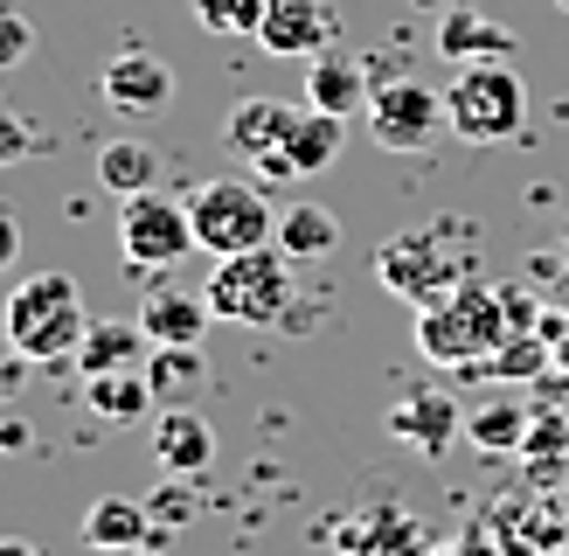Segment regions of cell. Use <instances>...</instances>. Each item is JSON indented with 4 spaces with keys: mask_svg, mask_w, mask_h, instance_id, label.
I'll return each instance as SVG.
<instances>
[{
    "mask_svg": "<svg viewBox=\"0 0 569 556\" xmlns=\"http://www.w3.org/2000/svg\"><path fill=\"white\" fill-rule=\"evenodd\" d=\"M472 265H479V237L466 230V216H438V222H423L410 237H389L376 250V278L410 306H431L445 292L472 286Z\"/></svg>",
    "mask_w": 569,
    "mask_h": 556,
    "instance_id": "obj_1",
    "label": "cell"
},
{
    "mask_svg": "<svg viewBox=\"0 0 569 556\" xmlns=\"http://www.w3.org/2000/svg\"><path fill=\"white\" fill-rule=\"evenodd\" d=\"M0 327L28 361H77L83 334H91V306H83V286L70 271H36L8 292Z\"/></svg>",
    "mask_w": 569,
    "mask_h": 556,
    "instance_id": "obj_2",
    "label": "cell"
},
{
    "mask_svg": "<svg viewBox=\"0 0 569 556\" xmlns=\"http://www.w3.org/2000/svg\"><path fill=\"white\" fill-rule=\"evenodd\" d=\"M515 341V320H507V299L487 286H459L431 306H417V348L445 361V369H472V361L500 355Z\"/></svg>",
    "mask_w": 569,
    "mask_h": 556,
    "instance_id": "obj_3",
    "label": "cell"
},
{
    "mask_svg": "<svg viewBox=\"0 0 569 556\" xmlns=\"http://www.w3.org/2000/svg\"><path fill=\"white\" fill-rule=\"evenodd\" d=\"M292 258L278 244H258V250H237V258H216V278H209V314L216 320H237V327H278L292 320Z\"/></svg>",
    "mask_w": 569,
    "mask_h": 556,
    "instance_id": "obj_4",
    "label": "cell"
},
{
    "mask_svg": "<svg viewBox=\"0 0 569 556\" xmlns=\"http://www.w3.org/2000/svg\"><path fill=\"white\" fill-rule=\"evenodd\" d=\"M445 119L472 147H500L528 126V83L515 63H459V77L445 83Z\"/></svg>",
    "mask_w": 569,
    "mask_h": 556,
    "instance_id": "obj_5",
    "label": "cell"
},
{
    "mask_svg": "<svg viewBox=\"0 0 569 556\" xmlns=\"http://www.w3.org/2000/svg\"><path fill=\"white\" fill-rule=\"evenodd\" d=\"M188 222H194V250H209V258L278 244V209L264 202L258 181H237V175L188 188Z\"/></svg>",
    "mask_w": 569,
    "mask_h": 556,
    "instance_id": "obj_6",
    "label": "cell"
},
{
    "mask_svg": "<svg viewBox=\"0 0 569 556\" xmlns=\"http://www.w3.org/2000/svg\"><path fill=\"white\" fill-rule=\"evenodd\" d=\"M194 250V222H188V202L181 195H126L119 202V258L132 271H167V265H181Z\"/></svg>",
    "mask_w": 569,
    "mask_h": 556,
    "instance_id": "obj_7",
    "label": "cell"
},
{
    "mask_svg": "<svg viewBox=\"0 0 569 556\" xmlns=\"http://www.w3.org/2000/svg\"><path fill=\"white\" fill-rule=\"evenodd\" d=\"M445 119V91H431V83H417V77H389L376 83V98H368V132H376V147L389 153H423L438 139Z\"/></svg>",
    "mask_w": 569,
    "mask_h": 556,
    "instance_id": "obj_8",
    "label": "cell"
},
{
    "mask_svg": "<svg viewBox=\"0 0 569 556\" xmlns=\"http://www.w3.org/2000/svg\"><path fill=\"white\" fill-rule=\"evenodd\" d=\"M292 126H299V105L243 98V105H230V119H222V147H230L237 160H250L258 175H271L278 153H284V139H292Z\"/></svg>",
    "mask_w": 569,
    "mask_h": 556,
    "instance_id": "obj_9",
    "label": "cell"
},
{
    "mask_svg": "<svg viewBox=\"0 0 569 556\" xmlns=\"http://www.w3.org/2000/svg\"><path fill=\"white\" fill-rule=\"evenodd\" d=\"M104 105L126 111V119H160L167 105H174V70H167V56L153 49H126L104 63Z\"/></svg>",
    "mask_w": 569,
    "mask_h": 556,
    "instance_id": "obj_10",
    "label": "cell"
},
{
    "mask_svg": "<svg viewBox=\"0 0 569 556\" xmlns=\"http://www.w3.org/2000/svg\"><path fill=\"white\" fill-rule=\"evenodd\" d=\"M264 56H284V63H312L320 49H333V8L327 0H271L264 8V28H258Z\"/></svg>",
    "mask_w": 569,
    "mask_h": 556,
    "instance_id": "obj_11",
    "label": "cell"
},
{
    "mask_svg": "<svg viewBox=\"0 0 569 556\" xmlns=\"http://www.w3.org/2000/svg\"><path fill=\"white\" fill-rule=\"evenodd\" d=\"M209 292H181L167 286V278H153L147 292H139V327L153 334V348H194L209 334Z\"/></svg>",
    "mask_w": 569,
    "mask_h": 556,
    "instance_id": "obj_12",
    "label": "cell"
},
{
    "mask_svg": "<svg viewBox=\"0 0 569 556\" xmlns=\"http://www.w3.org/2000/svg\"><path fill=\"white\" fill-rule=\"evenodd\" d=\"M340 139H348V119H333V111L320 105H299V126L292 139H284V153L264 181H306V175H327V167L340 160Z\"/></svg>",
    "mask_w": 569,
    "mask_h": 556,
    "instance_id": "obj_13",
    "label": "cell"
},
{
    "mask_svg": "<svg viewBox=\"0 0 569 556\" xmlns=\"http://www.w3.org/2000/svg\"><path fill=\"white\" fill-rule=\"evenodd\" d=\"M389 431L410 445V453H423V459H438L445 445H459V431H466V417H459V404L445 397V389H410L403 404L389 410Z\"/></svg>",
    "mask_w": 569,
    "mask_h": 556,
    "instance_id": "obj_14",
    "label": "cell"
},
{
    "mask_svg": "<svg viewBox=\"0 0 569 556\" xmlns=\"http://www.w3.org/2000/svg\"><path fill=\"white\" fill-rule=\"evenodd\" d=\"M368 98H376V83H368L361 56L320 49V56L306 63V105H320V111H333V119H348V111H368Z\"/></svg>",
    "mask_w": 569,
    "mask_h": 556,
    "instance_id": "obj_15",
    "label": "cell"
},
{
    "mask_svg": "<svg viewBox=\"0 0 569 556\" xmlns=\"http://www.w3.org/2000/svg\"><path fill=\"white\" fill-rule=\"evenodd\" d=\"M153 459L174 473V480H194V473L216 459V431L194 417V404L160 410V425H153Z\"/></svg>",
    "mask_w": 569,
    "mask_h": 556,
    "instance_id": "obj_16",
    "label": "cell"
},
{
    "mask_svg": "<svg viewBox=\"0 0 569 556\" xmlns=\"http://www.w3.org/2000/svg\"><path fill=\"white\" fill-rule=\"evenodd\" d=\"M438 56H451V63H507V56H515V36L479 8H451L438 21Z\"/></svg>",
    "mask_w": 569,
    "mask_h": 556,
    "instance_id": "obj_17",
    "label": "cell"
},
{
    "mask_svg": "<svg viewBox=\"0 0 569 556\" xmlns=\"http://www.w3.org/2000/svg\"><path fill=\"white\" fill-rule=\"evenodd\" d=\"M147 355H153V334L139 320H91V334H83V348H77V369L83 376L147 369Z\"/></svg>",
    "mask_w": 569,
    "mask_h": 556,
    "instance_id": "obj_18",
    "label": "cell"
},
{
    "mask_svg": "<svg viewBox=\"0 0 569 556\" xmlns=\"http://www.w3.org/2000/svg\"><path fill=\"white\" fill-rule=\"evenodd\" d=\"M91 549H111V556H126L147 543V500H132V494H98L91 508H83V528H77Z\"/></svg>",
    "mask_w": 569,
    "mask_h": 556,
    "instance_id": "obj_19",
    "label": "cell"
},
{
    "mask_svg": "<svg viewBox=\"0 0 569 556\" xmlns=\"http://www.w3.org/2000/svg\"><path fill=\"white\" fill-rule=\"evenodd\" d=\"M147 383H153V404H160V410L194 404V397L209 389L202 341H194V348H153V355H147Z\"/></svg>",
    "mask_w": 569,
    "mask_h": 556,
    "instance_id": "obj_20",
    "label": "cell"
},
{
    "mask_svg": "<svg viewBox=\"0 0 569 556\" xmlns=\"http://www.w3.org/2000/svg\"><path fill=\"white\" fill-rule=\"evenodd\" d=\"M83 404H91V417H104V425H132V417L153 410V383H147V369L83 376Z\"/></svg>",
    "mask_w": 569,
    "mask_h": 556,
    "instance_id": "obj_21",
    "label": "cell"
},
{
    "mask_svg": "<svg viewBox=\"0 0 569 556\" xmlns=\"http://www.w3.org/2000/svg\"><path fill=\"white\" fill-rule=\"evenodd\" d=\"M340 244V222H333V209H320V202H292V209H278V250L284 258H327V250Z\"/></svg>",
    "mask_w": 569,
    "mask_h": 556,
    "instance_id": "obj_22",
    "label": "cell"
},
{
    "mask_svg": "<svg viewBox=\"0 0 569 556\" xmlns=\"http://www.w3.org/2000/svg\"><path fill=\"white\" fill-rule=\"evenodd\" d=\"M153 175H160V160H153V147H139V139H111V147L98 153V181L119 195H147L153 188Z\"/></svg>",
    "mask_w": 569,
    "mask_h": 556,
    "instance_id": "obj_23",
    "label": "cell"
},
{
    "mask_svg": "<svg viewBox=\"0 0 569 556\" xmlns=\"http://www.w3.org/2000/svg\"><path fill=\"white\" fill-rule=\"evenodd\" d=\"M466 438L479 445V453H515V445L528 438V410L515 397H493V404H479L466 417Z\"/></svg>",
    "mask_w": 569,
    "mask_h": 556,
    "instance_id": "obj_24",
    "label": "cell"
},
{
    "mask_svg": "<svg viewBox=\"0 0 569 556\" xmlns=\"http://www.w3.org/2000/svg\"><path fill=\"white\" fill-rule=\"evenodd\" d=\"M188 8H194V21H202L209 36H258L271 0H188Z\"/></svg>",
    "mask_w": 569,
    "mask_h": 556,
    "instance_id": "obj_25",
    "label": "cell"
},
{
    "mask_svg": "<svg viewBox=\"0 0 569 556\" xmlns=\"http://www.w3.org/2000/svg\"><path fill=\"white\" fill-rule=\"evenodd\" d=\"M28 49H36V28H28V14H14V8H0V70H14V63H28Z\"/></svg>",
    "mask_w": 569,
    "mask_h": 556,
    "instance_id": "obj_26",
    "label": "cell"
},
{
    "mask_svg": "<svg viewBox=\"0 0 569 556\" xmlns=\"http://www.w3.org/2000/svg\"><path fill=\"white\" fill-rule=\"evenodd\" d=\"M28 369H36V361H28V355L8 341V327H0V397H14V389H28Z\"/></svg>",
    "mask_w": 569,
    "mask_h": 556,
    "instance_id": "obj_27",
    "label": "cell"
},
{
    "mask_svg": "<svg viewBox=\"0 0 569 556\" xmlns=\"http://www.w3.org/2000/svg\"><path fill=\"white\" fill-rule=\"evenodd\" d=\"M28 147H36V132H28V126L14 119V111H0V175H8V167H14Z\"/></svg>",
    "mask_w": 569,
    "mask_h": 556,
    "instance_id": "obj_28",
    "label": "cell"
},
{
    "mask_svg": "<svg viewBox=\"0 0 569 556\" xmlns=\"http://www.w3.org/2000/svg\"><path fill=\"white\" fill-rule=\"evenodd\" d=\"M21 258V222H14V209L8 202H0V271H8Z\"/></svg>",
    "mask_w": 569,
    "mask_h": 556,
    "instance_id": "obj_29",
    "label": "cell"
},
{
    "mask_svg": "<svg viewBox=\"0 0 569 556\" xmlns=\"http://www.w3.org/2000/svg\"><path fill=\"white\" fill-rule=\"evenodd\" d=\"M535 361H542V348H507L500 369H535Z\"/></svg>",
    "mask_w": 569,
    "mask_h": 556,
    "instance_id": "obj_30",
    "label": "cell"
},
{
    "mask_svg": "<svg viewBox=\"0 0 569 556\" xmlns=\"http://www.w3.org/2000/svg\"><path fill=\"white\" fill-rule=\"evenodd\" d=\"M0 556H42L36 543H21V536H0Z\"/></svg>",
    "mask_w": 569,
    "mask_h": 556,
    "instance_id": "obj_31",
    "label": "cell"
},
{
    "mask_svg": "<svg viewBox=\"0 0 569 556\" xmlns=\"http://www.w3.org/2000/svg\"><path fill=\"white\" fill-rule=\"evenodd\" d=\"M126 556H153V549H147V543H139V549H126Z\"/></svg>",
    "mask_w": 569,
    "mask_h": 556,
    "instance_id": "obj_32",
    "label": "cell"
}]
</instances>
